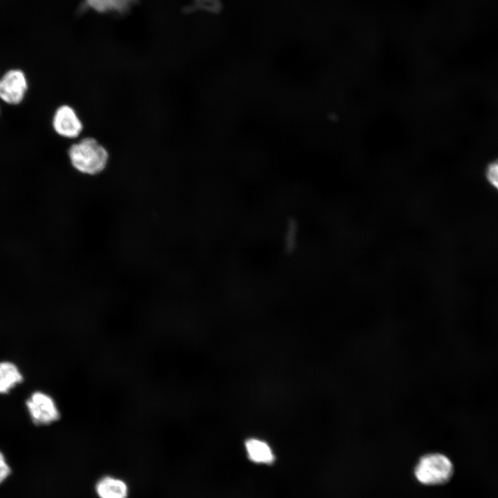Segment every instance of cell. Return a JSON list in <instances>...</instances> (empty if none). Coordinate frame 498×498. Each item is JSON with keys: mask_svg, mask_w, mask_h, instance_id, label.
Instances as JSON below:
<instances>
[{"mask_svg": "<svg viewBox=\"0 0 498 498\" xmlns=\"http://www.w3.org/2000/svg\"><path fill=\"white\" fill-rule=\"evenodd\" d=\"M246 450L250 461L256 463L270 464L275 455L270 447L264 441L250 439L245 443Z\"/></svg>", "mask_w": 498, "mask_h": 498, "instance_id": "52a82bcc", "label": "cell"}, {"mask_svg": "<svg viewBox=\"0 0 498 498\" xmlns=\"http://www.w3.org/2000/svg\"><path fill=\"white\" fill-rule=\"evenodd\" d=\"M453 471L452 463L448 456L441 453H430L420 458L414 474L421 483L436 486L448 482Z\"/></svg>", "mask_w": 498, "mask_h": 498, "instance_id": "7a4b0ae2", "label": "cell"}, {"mask_svg": "<svg viewBox=\"0 0 498 498\" xmlns=\"http://www.w3.org/2000/svg\"><path fill=\"white\" fill-rule=\"evenodd\" d=\"M95 491L100 498H127L129 492L124 481L111 476L100 479L95 485Z\"/></svg>", "mask_w": 498, "mask_h": 498, "instance_id": "8992f818", "label": "cell"}, {"mask_svg": "<svg viewBox=\"0 0 498 498\" xmlns=\"http://www.w3.org/2000/svg\"><path fill=\"white\" fill-rule=\"evenodd\" d=\"M22 380L23 376L15 364L10 362H0V394L8 392Z\"/></svg>", "mask_w": 498, "mask_h": 498, "instance_id": "ba28073f", "label": "cell"}, {"mask_svg": "<svg viewBox=\"0 0 498 498\" xmlns=\"http://www.w3.org/2000/svg\"><path fill=\"white\" fill-rule=\"evenodd\" d=\"M26 407L32 421L37 425H48L59 418L54 399L46 393H33L26 401Z\"/></svg>", "mask_w": 498, "mask_h": 498, "instance_id": "5b68a950", "label": "cell"}, {"mask_svg": "<svg viewBox=\"0 0 498 498\" xmlns=\"http://www.w3.org/2000/svg\"><path fill=\"white\" fill-rule=\"evenodd\" d=\"M134 0H85L88 6L100 12H120L125 10Z\"/></svg>", "mask_w": 498, "mask_h": 498, "instance_id": "9c48e42d", "label": "cell"}, {"mask_svg": "<svg viewBox=\"0 0 498 498\" xmlns=\"http://www.w3.org/2000/svg\"><path fill=\"white\" fill-rule=\"evenodd\" d=\"M51 127L54 133L65 140H76L82 136L84 121L78 111L72 104H59L51 118Z\"/></svg>", "mask_w": 498, "mask_h": 498, "instance_id": "3957f363", "label": "cell"}, {"mask_svg": "<svg viewBox=\"0 0 498 498\" xmlns=\"http://www.w3.org/2000/svg\"><path fill=\"white\" fill-rule=\"evenodd\" d=\"M71 167L89 176L102 174L107 168L111 155L108 148L93 136H82L72 142L66 151Z\"/></svg>", "mask_w": 498, "mask_h": 498, "instance_id": "6da1fadb", "label": "cell"}, {"mask_svg": "<svg viewBox=\"0 0 498 498\" xmlns=\"http://www.w3.org/2000/svg\"><path fill=\"white\" fill-rule=\"evenodd\" d=\"M28 89L24 72L18 68L6 71L0 78V99L10 105L20 104Z\"/></svg>", "mask_w": 498, "mask_h": 498, "instance_id": "277c9868", "label": "cell"}, {"mask_svg": "<svg viewBox=\"0 0 498 498\" xmlns=\"http://www.w3.org/2000/svg\"><path fill=\"white\" fill-rule=\"evenodd\" d=\"M11 472L6 460L1 452H0V483H1L10 475Z\"/></svg>", "mask_w": 498, "mask_h": 498, "instance_id": "8fae6325", "label": "cell"}, {"mask_svg": "<svg viewBox=\"0 0 498 498\" xmlns=\"http://www.w3.org/2000/svg\"><path fill=\"white\" fill-rule=\"evenodd\" d=\"M486 178L491 185L498 190V158L488 166Z\"/></svg>", "mask_w": 498, "mask_h": 498, "instance_id": "30bf717a", "label": "cell"}]
</instances>
